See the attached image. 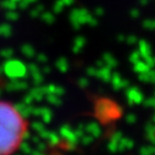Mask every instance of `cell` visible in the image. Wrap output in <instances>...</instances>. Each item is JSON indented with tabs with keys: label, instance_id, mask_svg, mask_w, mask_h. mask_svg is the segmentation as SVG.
<instances>
[{
	"label": "cell",
	"instance_id": "obj_1",
	"mask_svg": "<svg viewBox=\"0 0 155 155\" xmlns=\"http://www.w3.org/2000/svg\"><path fill=\"white\" fill-rule=\"evenodd\" d=\"M29 131L28 120L12 103L0 99V155H15Z\"/></svg>",
	"mask_w": 155,
	"mask_h": 155
}]
</instances>
